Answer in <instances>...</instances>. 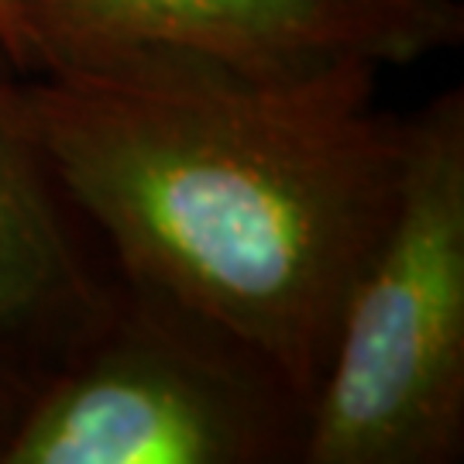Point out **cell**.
<instances>
[{"label":"cell","mask_w":464,"mask_h":464,"mask_svg":"<svg viewBox=\"0 0 464 464\" xmlns=\"http://www.w3.org/2000/svg\"><path fill=\"white\" fill-rule=\"evenodd\" d=\"M114 289L34 141L21 72L0 49V351L28 375L86 334Z\"/></svg>","instance_id":"5"},{"label":"cell","mask_w":464,"mask_h":464,"mask_svg":"<svg viewBox=\"0 0 464 464\" xmlns=\"http://www.w3.org/2000/svg\"><path fill=\"white\" fill-rule=\"evenodd\" d=\"M461 38V0H24L21 72L172 59L296 76L410 66Z\"/></svg>","instance_id":"4"},{"label":"cell","mask_w":464,"mask_h":464,"mask_svg":"<svg viewBox=\"0 0 464 464\" xmlns=\"http://www.w3.org/2000/svg\"><path fill=\"white\" fill-rule=\"evenodd\" d=\"M306 402L220 337L124 289L42 375L0 464L299 461Z\"/></svg>","instance_id":"3"},{"label":"cell","mask_w":464,"mask_h":464,"mask_svg":"<svg viewBox=\"0 0 464 464\" xmlns=\"http://www.w3.org/2000/svg\"><path fill=\"white\" fill-rule=\"evenodd\" d=\"M406 117L396 210L344 303L299 464H450L464 450V90Z\"/></svg>","instance_id":"2"},{"label":"cell","mask_w":464,"mask_h":464,"mask_svg":"<svg viewBox=\"0 0 464 464\" xmlns=\"http://www.w3.org/2000/svg\"><path fill=\"white\" fill-rule=\"evenodd\" d=\"M375 66L296 76L131 59L21 72L24 117L114 279L314 399L396 210L410 117Z\"/></svg>","instance_id":"1"},{"label":"cell","mask_w":464,"mask_h":464,"mask_svg":"<svg viewBox=\"0 0 464 464\" xmlns=\"http://www.w3.org/2000/svg\"><path fill=\"white\" fill-rule=\"evenodd\" d=\"M28 392H32V375L17 365L11 354L0 351V450H4L7 437L14 430Z\"/></svg>","instance_id":"6"},{"label":"cell","mask_w":464,"mask_h":464,"mask_svg":"<svg viewBox=\"0 0 464 464\" xmlns=\"http://www.w3.org/2000/svg\"><path fill=\"white\" fill-rule=\"evenodd\" d=\"M21 7L24 0H0V49L21 72Z\"/></svg>","instance_id":"7"}]
</instances>
